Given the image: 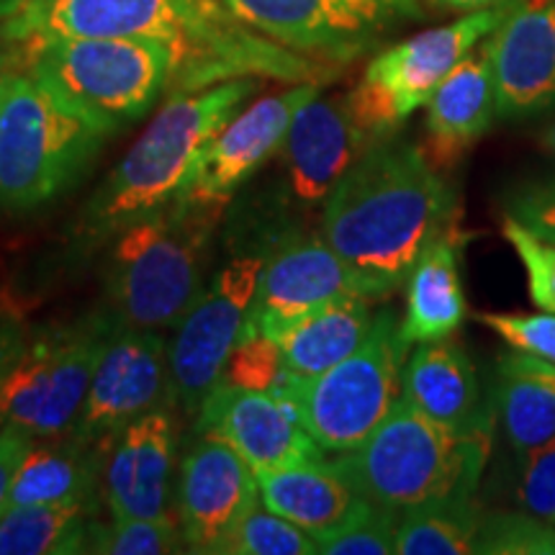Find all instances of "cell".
<instances>
[{
  "mask_svg": "<svg viewBox=\"0 0 555 555\" xmlns=\"http://www.w3.org/2000/svg\"><path fill=\"white\" fill-rule=\"evenodd\" d=\"M13 39H147L172 52L168 93H193L234 78L322 82L324 62L253 31L224 0H24L9 21Z\"/></svg>",
  "mask_w": 555,
  "mask_h": 555,
  "instance_id": "cell-1",
  "label": "cell"
},
{
  "mask_svg": "<svg viewBox=\"0 0 555 555\" xmlns=\"http://www.w3.org/2000/svg\"><path fill=\"white\" fill-rule=\"evenodd\" d=\"M455 193L425 150L388 137L345 172L322 204L319 234L391 296L422 253L455 227Z\"/></svg>",
  "mask_w": 555,
  "mask_h": 555,
  "instance_id": "cell-2",
  "label": "cell"
},
{
  "mask_svg": "<svg viewBox=\"0 0 555 555\" xmlns=\"http://www.w3.org/2000/svg\"><path fill=\"white\" fill-rule=\"evenodd\" d=\"M255 90L258 80L234 78L193 93H172L82 208L80 237L88 245H106L121 229L183 196L211 139Z\"/></svg>",
  "mask_w": 555,
  "mask_h": 555,
  "instance_id": "cell-3",
  "label": "cell"
},
{
  "mask_svg": "<svg viewBox=\"0 0 555 555\" xmlns=\"http://www.w3.org/2000/svg\"><path fill=\"white\" fill-rule=\"evenodd\" d=\"M227 208L180 196L111 240L103 291L108 314L127 327H176L208 283Z\"/></svg>",
  "mask_w": 555,
  "mask_h": 555,
  "instance_id": "cell-4",
  "label": "cell"
},
{
  "mask_svg": "<svg viewBox=\"0 0 555 555\" xmlns=\"http://www.w3.org/2000/svg\"><path fill=\"white\" fill-rule=\"evenodd\" d=\"M491 429H455L401 397L363 446L339 453L360 496L384 509L406 512L433 499L476 491L489 457Z\"/></svg>",
  "mask_w": 555,
  "mask_h": 555,
  "instance_id": "cell-5",
  "label": "cell"
},
{
  "mask_svg": "<svg viewBox=\"0 0 555 555\" xmlns=\"http://www.w3.org/2000/svg\"><path fill=\"white\" fill-rule=\"evenodd\" d=\"M108 137L31 73L0 78V206L31 211L73 189Z\"/></svg>",
  "mask_w": 555,
  "mask_h": 555,
  "instance_id": "cell-6",
  "label": "cell"
},
{
  "mask_svg": "<svg viewBox=\"0 0 555 555\" xmlns=\"http://www.w3.org/2000/svg\"><path fill=\"white\" fill-rule=\"evenodd\" d=\"M29 50L31 73L103 137L144 119L176 67L168 47L147 39H34Z\"/></svg>",
  "mask_w": 555,
  "mask_h": 555,
  "instance_id": "cell-7",
  "label": "cell"
},
{
  "mask_svg": "<svg viewBox=\"0 0 555 555\" xmlns=\"http://www.w3.org/2000/svg\"><path fill=\"white\" fill-rule=\"evenodd\" d=\"M406 350L401 322L384 309L352 356L317 378L288 380L281 391L294 401L324 453H350L399 404Z\"/></svg>",
  "mask_w": 555,
  "mask_h": 555,
  "instance_id": "cell-8",
  "label": "cell"
},
{
  "mask_svg": "<svg viewBox=\"0 0 555 555\" xmlns=\"http://www.w3.org/2000/svg\"><path fill=\"white\" fill-rule=\"evenodd\" d=\"M512 0L474 11L453 24L414 34L371 60L363 78L347 93L352 116L376 142L397 134L416 108L427 106L457 62L468 57L502 24Z\"/></svg>",
  "mask_w": 555,
  "mask_h": 555,
  "instance_id": "cell-9",
  "label": "cell"
},
{
  "mask_svg": "<svg viewBox=\"0 0 555 555\" xmlns=\"http://www.w3.org/2000/svg\"><path fill=\"white\" fill-rule=\"evenodd\" d=\"M270 249L237 253L208 278L193 307L176 324L170 339L172 401L196 414L237 347L253 314L260 275Z\"/></svg>",
  "mask_w": 555,
  "mask_h": 555,
  "instance_id": "cell-10",
  "label": "cell"
},
{
  "mask_svg": "<svg viewBox=\"0 0 555 555\" xmlns=\"http://www.w3.org/2000/svg\"><path fill=\"white\" fill-rule=\"evenodd\" d=\"M249 29L319 62H350L401 21L422 18L420 0H224Z\"/></svg>",
  "mask_w": 555,
  "mask_h": 555,
  "instance_id": "cell-11",
  "label": "cell"
},
{
  "mask_svg": "<svg viewBox=\"0 0 555 555\" xmlns=\"http://www.w3.org/2000/svg\"><path fill=\"white\" fill-rule=\"evenodd\" d=\"M172 401L170 343L159 330L116 324L93 373L86 406L67 437L108 446L131 422Z\"/></svg>",
  "mask_w": 555,
  "mask_h": 555,
  "instance_id": "cell-12",
  "label": "cell"
},
{
  "mask_svg": "<svg viewBox=\"0 0 555 555\" xmlns=\"http://www.w3.org/2000/svg\"><path fill=\"white\" fill-rule=\"evenodd\" d=\"M196 433L217 437L255 474L327 461L288 393L219 384L196 412Z\"/></svg>",
  "mask_w": 555,
  "mask_h": 555,
  "instance_id": "cell-13",
  "label": "cell"
},
{
  "mask_svg": "<svg viewBox=\"0 0 555 555\" xmlns=\"http://www.w3.org/2000/svg\"><path fill=\"white\" fill-rule=\"evenodd\" d=\"M343 296L384 298L365 275L339 258L322 234L309 237L294 229L268 255L253 314L242 337L255 332L273 335L307 311Z\"/></svg>",
  "mask_w": 555,
  "mask_h": 555,
  "instance_id": "cell-14",
  "label": "cell"
},
{
  "mask_svg": "<svg viewBox=\"0 0 555 555\" xmlns=\"http://www.w3.org/2000/svg\"><path fill=\"white\" fill-rule=\"evenodd\" d=\"M378 144L352 116L347 95L319 99L298 108L283 139L281 211L309 208L327 201L332 189L367 150Z\"/></svg>",
  "mask_w": 555,
  "mask_h": 555,
  "instance_id": "cell-15",
  "label": "cell"
},
{
  "mask_svg": "<svg viewBox=\"0 0 555 555\" xmlns=\"http://www.w3.org/2000/svg\"><path fill=\"white\" fill-rule=\"evenodd\" d=\"M176 496L189 551L221 555L237 525L260 504V483L227 442L201 435L180 463Z\"/></svg>",
  "mask_w": 555,
  "mask_h": 555,
  "instance_id": "cell-16",
  "label": "cell"
},
{
  "mask_svg": "<svg viewBox=\"0 0 555 555\" xmlns=\"http://www.w3.org/2000/svg\"><path fill=\"white\" fill-rule=\"evenodd\" d=\"M314 95H319V82H298L286 93L268 95L245 114L232 116L206 147L196 178L183 196L227 208L234 193L281 152L298 108Z\"/></svg>",
  "mask_w": 555,
  "mask_h": 555,
  "instance_id": "cell-17",
  "label": "cell"
},
{
  "mask_svg": "<svg viewBox=\"0 0 555 555\" xmlns=\"http://www.w3.org/2000/svg\"><path fill=\"white\" fill-rule=\"evenodd\" d=\"M489 47L496 116L527 119L555 103V0H512Z\"/></svg>",
  "mask_w": 555,
  "mask_h": 555,
  "instance_id": "cell-18",
  "label": "cell"
},
{
  "mask_svg": "<svg viewBox=\"0 0 555 555\" xmlns=\"http://www.w3.org/2000/svg\"><path fill=\"white\" fill-rule=\"evenodd\" d=\"M176 404H163L124 429L103 470L111 517H168L178 453Z\"/></svg>",
  "mask_w": 555,
  "mask_h": 555,
  "instance_id": "cell-19",
  "label": "cell"
},
{
  "mask_svg": "<svg viewBox=\"0 0 555 555\" xmlns=\"http://www.w3.org/2000/svg\"><path fill=\"white\" fill-rule=\"evenodd\" d=\"M496 116L494 67L489 37L437 86L427 101L425 155L437 170H450L486 134Z\"/></svg>",
  "mask_w": 555,
  "mask_h": 555,
  "instance_id": "cell-20",
  "label": "cell"
},
{
  "mask_svg": "<svg viewBox=\"0 0 555 555\" xmlns=\"http://www.w3.org/2000/svg\"><path fill=\"white\" fill-rule=\"evenodd\" d=\"M401 397L442 425L491 429L494 414L481 397L476 365L457 339L442 337L420 343L404 363Z\"/></svg>",
  "mask_w": 555,
  "mask_h": 555,
  "instance_id": "cell-21",
  "label": "cell"
},
{
  "mask_svg": "<svg viewBox=\"0 0 555 555\" xmlns=\"http://www.w3.org/2000/svg\"><path fill=\"white\" fill-rule=\"evenodd\" d=\"M255 476L262 504L307 530L314 540L332 535L371 504L347 481L335 461L298 463L288 468L260 470Z\"/></svg>",
  "mask_w": 555,
  "mask_h": 555,
  "instance_id": "cell-22",
  "label": "cell"
},
{
  "mask_svg": "<svg viewBox=\"0 0 555 555\" xmlns=\"http://www.w3.org/2000/svg\"><path fill=\"white\" fill-rule=\"evenodd\" d=\"M116 324L119 319L114 314H95L73 327H57L47 397L31 427L34 440H52V437L67 435L78 422L101 352Z\"/></svg>",
  "mask_w": 555,
  "mask_h": 555,
  "instance_id": "cell-23",
  "label": "cell"
},
{
  "mask_svg": "<svg viewBox=\"0 0 555 555\" xmlns=\"http://www.w3.org/2000/svg\"><path fill=\"white\" fill-rule=\"evenodd\" d=\"M373 298L343 296L307 311L273 332L291 380H309L343 363L358 350L373 327Z\"/></svg>",
  "mask_w": 555,
  "mask_h": 555,
  "instance_id": "cell-24",
  "label": "cell"
},
{
  "mask_svg": "<svg viewBox=\"0 0 555 555\" xmlns=\"http://www.w3.org/2000/svg\"><path fill=\"white\" fill-rule=\"evenodd\" d=\"M106 446H86L62 435L34 442L16 481L9 506L16 504H90L99 506Z\"/></svg>",
  "mask_w": 555,
  "mask_h": 555,
  "instance_id": "cell-25",
  "label": "cell"
},
{
  "mask_svg": "<svg viewBox=\"0 0 555 555\" xmlns=\"http://www.w3.org/2000/svg\"><path fill=\"white\" fill-rule=\"evenodd\" d=\"M455 227L437 237L406 278V314L401 319V337L406 345L453 337L466 319L461 270H457Z\"/></svg>",
  "mask_w": 555,
  "mask_h": 555,
  "instance_id": "cell-26",
  "label": "cell"
},
{
  "mask_svg": "<svg viewBox=\"0 0 555 555\" xmlns=\"http://www.w3.org/2000/svg\"><path fill=\"white\" fill-rule=\"evenodd\" d=\"M494 409L519 455L555 440V365L519 350L502 356Z\"/></svg>",
  "mask_w": 555,
  "mask_h": 555,
  "instance_id": "cell-27",
  "label": "cell"
},
{
  "mask_svg": "<svg viewBox=\"0 0 555 555\" xmlns=\"http://www.w3.org/2000/svg\"><path fill=\"white\" fill-rule=\"evenodd\" d=\"M476 491L433 499L401 512L397 530L399 555H468L478 553L486 515Z\"/></svg>",
  "mask_w": 555,
  "mask_h": 555,
  "instance_id": "cell-28",
  "label": "cell"
},
{
  "mask_svg": "<svg viewBox=\"0 0 555 555\" xmlns=\"http://www.w3.org/2000/svg\"><path fill=\"white\" fill-rule=\"evenodd\" d=\"M90 504H16L0 515V555L86 553Z\"/></svg>",
  "mask_w": 555,
  "mask_h": 555,
  "instance_id": "cell-29",
  "label": "cell"
},
{
  "mask_svg": "<svg viewBox=\"0 0 555 555\" xmlns=\"http://www.w3.org/2000/svg\"><path fill=\"white\" fill-rule=\"evenodd\" d=\"M180 522L168 517H111L88 525L86 553L103 555H168L185 551Z\"/></svg>",
  "mask_w": 555,
  "mask_h": 555,
  "instance_id": "cell-30",
  "label": "cell"
},
{
  "mask_svg": "<svg viewBox=\"0 0 555 555\" xmlns=\"http://www.w3.org/2000/svg\"><path fill=\"white\" fill-rule=\"evenodd\" d=\"M54 339H57V327H44L37 335H31L29 343H26L24 356L18 358L16 367H13L9 376V384H5V425L21 427L29 435L47 397V378H50Z\"/></svg>",
  "mask_w": 555,
  "mask_h": 555,
  "instance_id": "cell-31",
  "label": "cell"
},
{
  "mask_svg": "<svg viewBox=\"0 0 555 555\" xmlns=\"http://www.w3.org/2000/svg\"><path fill=\"white\" fill-rule=\"evenodd\" d=\"M319 543L291 519L255 506L237 525L221 555H317Z\"/></svg>",
  "mask_w": 555,
  "mask_h": 555,
  "instance_id": "cell-32",
  "label": "cell"
},
{
  "mask_svg": "<svg viewBox=\"0 0 555 555\" xmlns=\"http://www.w3.org/2000/svg\"><path fill=\"white\" fill-rule=\"evenodd\" d=\"M288 380L281 345L266 332L242 337L221 373V384L249 388V391H281Z\"/></svg>",
  "mask_w": 555,
  "mask_h": 555,
  "instance_id": "cell-33",
  "label": "cell"
},
{
  "mask_svg": "<svg viewBox=\"0 0 555 555\" xmlns=\"http://www.w3.org/2000/svg\"><path fill=\"white\" fill-rule=\"evenodd\" d=\"M399 512L367 504L332 535L317 540L324 555H391L397 553Z\"/></svg>",
  "mask_w": 555,
  "mask_h": 555,
  "instance_id": "cell-34",
  "label": "cell"
},
{
  "mask_svg": "<svg viewBox=\"0 0 555 555\" xmlns=\"http://www.w3.org/2000/svg\"><path fill=\"white\" fill-rule=\"evenodd\" d=\"M502 234L525 266L527 288L538 309L555 314V242L506 214Z\"/></svg>",
  "mask_w": 555,
  "mask_h": 555,
  "instance_id": "cell-35",
  "label": "cell"
},
{
  "mask_svg": "<svg viewBox=\"0 0 555 555\" xmlns=\"http://www.w3.org/2000/svg\"><path fill=\"white\" fill-rule=\"evenodd\" d=\"M478 553L494 555H555V527L532 515L486 517Z\"/></svg>",
  "mask_w": 555,
  "mask_h": 555,
  "instance_id": "cell-36",
  "label": "cell"
},
{
  "mask_svg": "<svg viewBox=\"0 0 555 555\" xmlns=\"http://www.w3.org/2000/svg\"><path fill=\"white\" fill-rule=\"evenodd\" d=\"M517 502L525 515L555 527V440L522 455L517 476Z\"/></svg>",
  "mask_w": 555,
  "mask_h": 555,
  "instance_id": "cell-37",
  "label": "cell"
},
{
  "mask_svg": "<svg viewBox=\"0 0 555 555\" xmlns=\"http://www.w3.org/2000/svg\"><path fill=\"white\" fill-rule=\"evenodd\" d=\"M481 322L515 350L555 365V314H481Z\"/></svg>",
  "mask_w": 555,
  "mask_h": 555,
  "instance_id": "cell-38",
  "label": "cell"
},
{
  "mask_svg": "<svg viewBox=\"0 0 555 555\" xmlns=\"http://www.w3.org/2000/svg\"><path fill=\"white\" fill-rule=\"evenodd\" d=\"M509 214L555 242V183L532 185V189L517 193L509 204Z\"/></svg>",
  "mask_w": 555,
  "mask_h": 555,
  "instance_id": "cell-39",
  "label": "cell"
},
{
  "mask_svg": "<svg viewBox=\"0 0 555 555\" xmlns=\"http://www.w3.org/2000/svg\"><path fill=\"white\" fill-rule=\"evenodd\" d=\"M34 446V437L21 427L3 425L0 427V515L9 509L11 489L16 481V474L24 463L26 453Z\"/></svg>",
  "mask_w": 555,
  "mask_h": 555,
  "instance_id": "cell-40",
  "label": "cell"
},
{
  "mask_svg": "<svg viewBox=\"0 0 555 555\" xmlns=\"http://www.w3.org/2000/svg\"><path fill=\"white\" fill-rule=\"evenodd\" d=\"M26 343H29V335H26L24 327H21L18 319L0 317V427L5 425V414H3L5 384H9V376L13 367H16L18 358L24 356Z\"/></svg>",
  "mask_w": 555,
  "mask_h": 555,
  "instance_id": "cell-41",
  "label": "cell"
},
{
  "mask_svg": "<svg viewBox=\"0 0 555 555\" xmlns=\"http://www.w3.org/2000/svg\"><path fill=\"white\" fill-rule=\"evenodd\" d=\"M504 0H435V5L446 11H457V13H474V11H486L494 9V5H502Z\"/></svg>",
  "mask_w": 555,
  "mask_h": 555,
  "instance_id": "cell-42",
  "label": "cell"
},
{
  "mask_svg": "<svg viewBox=\"0 0 555 555\" xmlns=\"http://www.w3.org/2000/svg\"><path fill=\"white\" fill-rule=\"evenodd\" d=\"M24 0H0V16H13L21 9Z\"/></svg>",
  "mask_w": 555,
  "mask_h": 555,
  "instance_id": "cell-43",
  "label": "cell"
},
{
  "mask_svg": "<svg viewBox=\"0 0 555 555\" xmlns=\"http://www.w3.org/2000/svg\"><path fill=\"white\" fill-rule=\"evenodd\" d=\"M543 147L551 152V155H555V121L551 124V127L545 129V134H543Z\"/></svg>",
  "mask_w": 555,
  "mask_h": 555,
  "instance_id": "cell-44",
  "label": "cell"
},
{
  "mask_svg": "<svg viewBox=\"0 0 555 555\" xmlns=\"http://www.w3.org/2000/svg\"><path fill=\"white\" fill-rule=\"evenodd\" d=\"M5 69H9V67H5V57H0V78H3Z\"/></svg>",
  "mask_w": 555,
  "mask_h": 555,
  "instance_id": "cell-45",
  "label": "cell"
}]
</instances>
